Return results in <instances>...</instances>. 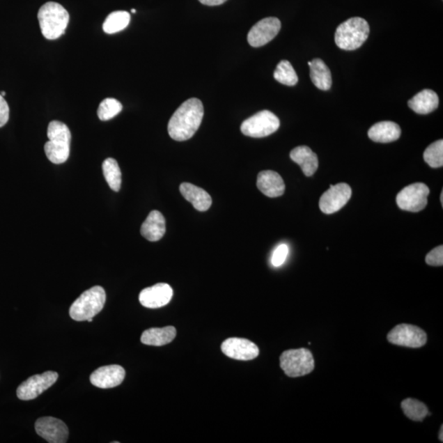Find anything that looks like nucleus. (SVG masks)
I'll return each mask as SVG.
<instances>
[{"instance_id":"nucleus-30","label":"nucleus","mask_w":443,"mask_h":443,"mask_svg":"<svg viewBox=\"0 0 443 443\" xmlns=\"http://www.w3.org/2000/svg\"><path fill=\"white\" fill-rule=\"evenodd\" d=\"M122 110L123 105L118 100L108 98L100 104L97 114H98V117L101 121H109V120L116 117Z\"/></svg>"},{"instance_id":"nucleus-37","label":"nucleus","mask_w":443,"mask_h":443,"mask_svg":"<svg viewBox=\"0 0 443 443\" xmlns=\"http://www.w3.org/2000/svg\"><path fill=\"white\" fill-rule=\"evenodd\" d=\"M0 95H1L2 96H4L6 95V93L4 91H1V93H0Z\"/></svg>"},{"instance_id":"nucleus-27","label":"nucleus","mask_w":443,"mask_h":443,"mask_svg":"<svg viewBox=\"0 0 443 443\" xmlns=\"http://www.w3.org/2000/svg\"><path fill=\"white\" fill-rule=\"evenodd\" d=\"M274 79L281 84L293 86L297 84L298 77L292 64L287 60L281 61L277 66L274 73Z\"/></svg>"},{"instance_id":"nucleus-33","label":"nucleus","mask_w":443,"mask_h":443,"mask_svg":"<svg viewBox=\"0 0 443 443\" xmlns=\"http://www.w3.org/2000/svg\"><path fill=\"white\" fill-rule=\"evenodd\" d=\"M9 119V107L4 100L3 96L0 95V127H3Z\"/></svg>"},{"instance_id":"nucleus-23","label":"nucleus","mask_w":443,"mask_h":443,"mask_svg":"<svg viewBox=\"0 0 443 443\" xmlns=\"http://www.w3.org/2000/svg\"><path fill=\"white\" fill-rule=\"evenodd\" d=\"M176 329L173 326L160 327H160H153V329H147L143 332L141 341L143 344L161 347V345L172 343L173 339L176 338Z\"/></svg>"},{"instance_id":"nucleus-15","label":"nucleus","mask_w":443,"mask_h":443,"mask_svg":"<svg viewBox=\"0 0 443 443\" xmlns=\"http://www.w3.org/2000/svg\"><path fill=\"white\" fill-rule=\"evenodd\" d=\"M125 375V369L122 366L112 364L96 369L92 373L90 380L91 384L99 389H113L122 384Z\"/></svg>"},{"instance_id":"nucleus-6","label":"nucleus","mask_w":443,"mask_h":443,"mask_svg":"<svg viewBox=\"0 0 443 443\" xmlns=\"http://www.w3.org/2000/svg\"><path fill=\"white\" fill-rule=\"evenodd\" d=\"M280 366L288 377H302L313 371L315 359L306 348L288 350L281 355Z\"/></svg>"},{"instance_id":"nucleus-1","label":"nucleus","mask_w":443,"mask_h":443,"mask_svg":"<svg viewBox=\"0 0 443 443\" xmlns=\"http://www.w3.org/2000/svg\"><path fill=\"white\" fill-rule=\"evenodd\" d=\"M203 117L204 107L200 100L192 98L185 101L169 120V136L177 141L191 139L199 129Z\"/></svg>"},{"instance_id":"nucleus-28","label":"nucleus","mask_w":443,"mask_h":443,"mask_svg":"<svg viewBox=\"0 0 443 443\" xmlns=\"http://www.w3.org/2000/svg\"><path fill=\"white\" fill-rule=\"evenodd\" d=\"M401 408L406 417L414 421H423L428 414L427 406L415 399L404 400L401 403Z\"/></svg>"},{"instance_id":"nucleus-25","label":"nucleus","mask_w":443,"mask_h":443,"mask_svg":"<svg viewBox=\"0 0 443 443\" xmlns=\"http://www.w3.org/2000/svg\"><path fill=\"white\" fill-rule=\"evenodd\" d=\"M131 21L130 13L126 11L111 13L106 18L103 30L105 33L114 34L126 29Z\"/></svg>"},{"instance_id":"nucleus-35","label":"nucleus","mask_w":443,"mask_h":443,"mask_svg":"<svg viewBox=\"0 0 443 443\" xmlns=\"http://www.w3.org/2000/svg\"><path fill=\"white\" fill-rule=\"evenodd\" d=\"M440 440L441 442H443V426L441 427V430L440 433Z\"/></svg>"},{"instance_id":"nucleus-2","label":"nucleus","mask_w":443,"mask_h":443,"mask_svg":"<svg viewBox=\"0 0 443 443\" xmlns=\"http://www.w3.org/2000/svg\"><path fill=\"white\" fill-rule=\"evenodd\" d=\"M49 141L45 143V152L50 162L65 163L70 155L71 132L65 123L52 121L48 126Z\"/></svg>"},{"instance_id":"nucleus-12","label":"nucleus","mask_w":443,"mask_h":443,"mask_svg":"<svg viewBox=\"0 0 443 443\" xmlns=\"http://www.w3.org/2000/svg\"><path fill=\"white\" fill-rule=\"evenodd\" d=\"M281 22L277 17H266L253 26L247 36L252 47H261L274 40L281 30Z\"/></svg>"},{"instance_id":"nucleus-4","label":"nucleus","mask_w":443,"mask_h":443,"mask_svg":"<svg viewBox=\"0 0 443 443\" xmlns=\"http://www.w3.org/2000/svg\"><path fill=\"white\" fill-rule=\"evenodd\" d=\"M369 35L366 20L355 17L341 23L335 32V43L343 50H355L362 47Z\"/></svg>"},{"instance_id":"nucleus-21","label":"nucleus","mask_w":443,"mask_h":443,"mask_svg":"<svg viewBox=\"0 0 443 443\" xmlns=\"http://www.w3.org/2000/svg\"><path fill=\"white\" fill-rule=\"evenodd\" d=\"M401 134L398 124L384 121L375 124L368 132V136L373 141L389 143L398 140Z\"/></svg>"},{"instance_id":"nucleus-9","label":"nucleus","mask_w":443,"mask_h":443,"mask_svg":"<svg viewBox=\"0 0 443 443\" xmlns=\"http://www.w3.org/2000/svg\"><path fill=\"white\" fill-rule=\"evenodd\" d=\"M387 340L401 347L419 348L426 344L427 334L417 326L403 324L395 327L387 335Z\"/></svg>"},{"instance_id":"nucleus-5","label":"nucleus","mask_w":443,"mask_h":443,"mask_svg":"<svg viewBox=\"0 0 443 443\" xmlns=\"http://www.w3.org/2000/svg\"><path fill=\"white\" fill-rule=\"evenodd\" d=\"M105 301L104 289L100 286H95L86 290L72 303L69 315L74 320L87 321L103 310Z\"/></svg>"},{"instance_id":"nucleus-18","label":"nucleus","mask_w":443,"mask_h":443,"mask_svg":"<svg viewBox=\"0 0 443 443\" xmlns=\"http://www.w3.org/2000/svg\"><path fill=\"white\" fill-rule=\"evenodd\" d=\"M180 192L185 199L190 202L198 211H207L212 205V198L210 194L195 185L183 182L180 186Z\"/></svg>"},{"instance_id":"nucleus-20","label":"nucleus","mask_w":443,"mask_h":443,"mask_svg":"<svg viewBox=\"0 0 443 443\" xmlns=\"http://www.w3.org/2000/svg\"><path fill=\"white\" fill-rule=\"evenodd\" d=\"M290 159L302 168L306 177H311L318 167V157L308 146H298L290 152Z\"/></svg>"},{"instance_id":"nucleus-24","label":"nucleus","mask_w":443,"mask_h":443,"mask_svg":"<svg viewBox=\"0 0 443 443\" xmlns=\"http://www.w3.org/2000/svg\"><path fill=\"white\" fill-rule=\"evenodd\" d=\"M308 65L311 68V78L313 84L318 89L329 91L332 83V74L329 67L320 59H313L311 62H308Z\"/></svg>"},{"instance_id":"nucleus-8","label":"nucleus","mask_w":443,"mask_h":443,"mask_svg":"<svg viewBox=\"0 0 443 443\" xmlns=\"http://www.w3.org/2000/svg\"><path fill=\"white\" fill-rule=\"evenodd\" d=\"M429 189L426 184L418 182L410 185L396 196V203L401 210L419 212L428 205Z\"/></svg>"},{"instance_id":"nucleus-38","label":"nucleus","mask_w":443,"mask_h":443,"mask_svg":"<svg viewBox=\"0 0 443 443\" xmlns=\"http://www.w3.org/2000/svg\"><path fill=\"white\" fill-rule=\"evenodd\" d=\"M132 13H137L136 9L132 8Z\"/></svg>"},{"instance_id":"nucleus-34","label":"nucleus","mask_w":443,"mask_h":443,"mask_svg":"<svg viewBox=\"0 0 443 443\" xmlns=\"http://www.w3.org/2000/svg\"><path fill=\"white\" fill-rule=\"evenodd\" d=\"M199 1L207 6H217L224 3L227 0H199Z\"/></svg>"},{"instance_id":"nucleus-17","label":"nucleus","mask_w":443,"mask_h":443,"mask_svg":"<svg viewBox=\"0 0 443 443\" xmlns=\"http://www.w3.org/2000/svg\"><path fill=\"white\" fill-rule=\"evenodd\" d=\"M257 187L264 195L270 198L283 195L285 184L278 173L274 171H262L258 175Z\"/></svg>"},{"instance_id":"nucleus-19","label":"nucleus","mask_w":443,"mask_h":443,"mask_svg":"<svg viewBox=\"0 0 443 443\" xmlns=\"http://www.w3.org/2000/svg\"><path fill=\"white\" fill-rule=\"evenodd\" d=\"M166 232L165 219L160 211H151L141 225V233L148 241L158 242Z\"/></svg>"},{"instance_id":"nucleus-11","label":"nucleus","mask_w":443,"mask_h":443,"mask_svg":"<svg viewBox=\"0 0 443 443\" xmlns=\"http://www.w3.org/2000/svg\"><path fill=\"white\" fill-rule=\"evenodd\" d=\"M352 195V188L347 183L330 185L329 190L320 198V210L325 215L334 214L348 204Z\"/></svg>"},{"instance_id":"nucleus-36","label":"nucleus","mask_w":443,"mask_h":443,"mask_svg":"<svg viewBox=\"0 0 443 443\" xmlns=\"http://www.w3.org/2000/svg\"><path fill=\"white\" fill-rule=\"evenodd\" d=\"M441 203H442V205H443V192H442L441 194Z\"/></svg>"},{"instance_id":"nucleus-14","label":"nucleus","mask_w":443,"mask_h":443,"mask_svg":"<svg viewBox=\"0 0 443 443\" xmlns=\"http://www.w3.org/2000/svg\"><path fill=\"white\" fill-rule=\"evenodd\" d=\"M221 350L225 355L238 361H251L260 353V350L252 341L238 338L225 340Z\"/></svg>"},{"instance_id":"nucleus-13","label":"nucleus","mask_w":443,"mask_h":443,"mask_svg":"<svg viewBox=\"0 0 443 443\" xmlns=\"http://www.w3.org/2000/svg\"><path fill=\"white\" fill-rule=\"evenodd\" d=\"M37 435L49 443H65L68 438V428L65 423L54 417H42L35 424Z\"/></svg>"},{"instance_id":"nucleus-7","label":"nucleus","mask_w":443,"mask_h":443,"mask_svg":"<svg viewBox=\"0 0 443 443\" xmlns=\"http://www.w3.org/2000/svg\"><path fill=\"white\" fill-rule=\"evenodd\" d=\"M279 127V118L269 110H263L244 120L241 126V131L244 136L262 138L278 131Z\"/></svg>"},{"instance_id":"nucleus-32","label":"nucleus","mask_w":443,"mask_h":443,"mask_svg":"<svg viewBox=\"0 0 443 443\" xmlns=\"http://www.w3.org/2000/svg\"><path fill=\"white\" fill-rule=\"evenodd\" d=\"M426 261L428 265L442 266L443 265V247H437L429 252L426 256Z\"/></svg>"},{"instance_id":"nucleus-16","label":"nucleus","mask_w":443,"mask_h":443,"mask_svg":"<svg viewBox=\"0 0 443 443\" xmlns=\"http://www.w3.org/2000/svg\"><path fill=\"white\" fill-rule=\"evenodd\" d=\"M173 290L169 284L158 283L142 290L139 301L143 306L158 309L168 304L172 299Z\"/></svg>"},{"instance_id":"nucleus-29","label":"nucleus","mask_w":443,"mask_h":443,"mask_svg":"<svg viewBox=\"0 0 443 443\" xmlns=\"http://www.w3.org/2000/svg\"><path fill=\"white\" fill-rule=\"evenodd\" d=\"M423 159L431 168L437 169L443 166V141L433 142L423 153Z\"/></svg>"},{"instance_id":"nucleus-31","label":"nucleus","mask_w":443,"mask_h":443,"mask_svg":"<svg viewBox=\"0 0 443 443\" xmlns=\"http://www.w3.org/2000/svg\"><path fill=\"white\" fill-rule=\"evenodd\" d=\"M288 252L289 248L287 244H280L279 247H277L273 256H272V265L274 267L283 265L286 260H287Z\"/></svg>"},{"instance_id":"nucleus-10","label":"nucleus","mask_w":443,"mask_h":443,"mask_svg":"<svg viewBox=\"0 0 443 443\" xmlns=\"http://www.w3.org/2000/svg\"><path fill=\"white\" fill-rule=\"evenodd\" d=\"M59 378L58 373L47 371L42 375H36L23 382L17 390V398L22 401L36 399L42 394L45 390L56 382Z\"/></svg>"},{"instance_id":"nucleus-22","label":"nucleus","mask_w":443,"mask_h":443,"mask_svg":"<svg viewBox=\"0 0 443 443\" xmlns=\"http://www.w3.org/2000/svg\"><path fill=\"white\" fill-rule=\"evenodd\" d=\"M438 104H440V99L436 92L429 89L423 90L408 101L409 107L419 114L433 112L437 109Z\"/></svg>"},{"instance_id":"nucleus-3","label":"nucleus","mask_w":443,"mask_h":443,"mask_svg":"<svg viewBox=\"0 0 443 443\" xmlns=\"http://www.w3.org/2000/svg\"><path fill=\"white\" fill-rule=\"evenodd\" d=\"M38 20L41 33L48 40H56L65 33L69 15L61 4L48 2L40 8Z\"/></svg>"},{"instance_id":"nucleus-26","label":"nucleus","mask_w":443,"mask_h":443,"mask_svg":"<svg viewBox=\"0 0 443 443\" xmlns=\"http://www.w3.org/2000/svg\"><path fill=\"white\" fill-rule=\"evenodd\" d=\"M102 169L109 187L114 192H119L122 185V173L117 161L113 158L106 159Z\"/></svg>"}]
</instances>
